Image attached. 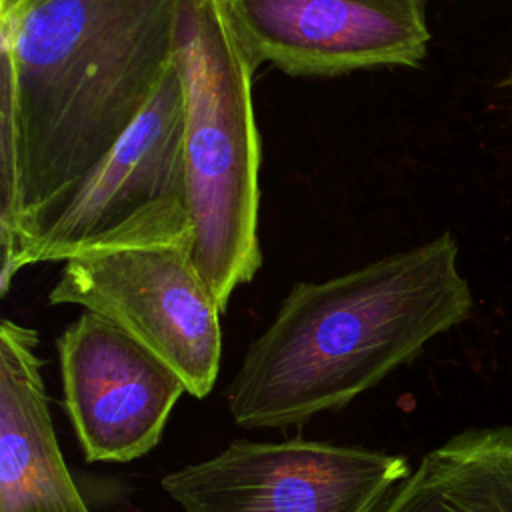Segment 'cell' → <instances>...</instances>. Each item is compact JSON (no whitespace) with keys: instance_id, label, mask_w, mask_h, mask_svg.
<instances>
[{"instance_id":"obj_1","label":"cell","mask_w":512,"mask_h":512,"mask_svg":"<svg viewBox=\"0 0 512 512\" xmlns=\"http://www.w3.org/2000/svg\"><path fill=\"white\" fill-rule=\"evenodd\" d=\"M180 0H28L0 22L2 260L58 216L146 110Z\"/></svg>"},{"instance_id":"obj_2","label":"cell","mask_w":512,"mask_h":512,"mask_svg":"<svg viewBox=\"0 0 512 512\" xmlns=\"http://www.w3.org/2000/svg\"><path fill=\"white\" fill-rule=\"evenodd\" d=\"M474 300L444 232L346 274L296 282L226 388L242 428L300 426L348 406L464 322Z\"/></svg>"},{"instance_id":"obj_3","label":"cell","mask_w":512,"mask_h":512,"mask_svg":"<svg viewBox=\"0 0 512 512\" xmlns=\"http://www.w3.org/2000/svg\"><path fill=\"white\" fill-rule=\"evenodd\" d=\"M174 64L184 92L188 254L226 312L232 292L260 270L262 250L256 68L232 34L222 0H180Z\"/></svg>"},{"instance_id":"obj_4","label":"cell","mask_w":512,"mask_h":512,"mask_svg":"<svg viewBox=\"0 0 512 512\" xmlns=\"http://www.w3.org/2000/svg\"><path fill=\"white\" fill-rule=\"evenodd\" d=\"M184 92L176 64L118 144L86 174L58 216L2 260L0 288L26 266L130 246H190Z\"/></svg>"},{"instance_id":"obj_5","label":"cell","mask_w":512,"mask_h":512,"mask_svg":"<svg viewBox=\"0 0 512 512\" xmlns=\"http://www.w3.org/2000/svg\"><path fill=\"white\" fill-rule=\"evenodd\" d=\"M48 302L104 316L164 360L188 394L200 400L212 392L222 356L224 312L194 268L186 244L72 256Z\"/></svg>"},{"instance_id":"obj_6","label":"cell","mask_w":512,"mask_h":512,"mask_svg":"<svg viewBox=\"0 0 512 512\" xmlns=\"http://www.w3.org/2000/svg\"><path fill=\"white\" fill-rule=\"evenodd\" d=\"M408 474L404 456L296 436L234 440L160 486L184 512H378Z\"/></svg>"},{"instance_id":"obj_7","label":"cell","mask_w":512,"mask_h":512,"mask_svg":"<svg viewBox=\"0 0 512 512\" xmlns=\"http://www.w3.org/2000/svg\"><path fill=\"white\" fill-rule=\"evenodd\" d=\"M250 64L328 78L418 66L428 54L426 0H222Z\"/></svg>"},{"instance_id":"obj_8","label":"cell","mask_w":512,"mask_h":512,"mask_svg":"<svg viewBox=\"0 0 512 512\" xmlns=\"http://www.w3.org/2000/svg\"><path fill=\"white\" fill-rule=\"evenodd\" d=\"M64 406L86 462L152 452L186 392L182 378L104 316L84 310L56 340Z\"/></svg>"},{"instance_id":"obj_9","label":"cell","mask_w":512,"mask_h":512,"mask_svg":"<svg viewBox=\"0 0 512 512\" xmlns=\"http://www.w3.org/2000/svg\"><path fill=\"white\" fill-rule=\"evenodd\" d=\"M38 332L0 324V512H90L60 452Z\"/></svg>"},{"instance_id":"obj_10","label":"cell","mask_w":512,"mask_h":512,"mask_svg":"<svg viewBox=\"0 0 512 512\" xmlns=\"http://www.w3.org/2000/svg\"><path fill=\"white\" fill-rule=\"evenodd\" d=\"M378 512H512V426L466 430L430 450Z\"/></svg>"},{"instance_id":"obj_11","label":"cell","mask_w":512,"mask_h":512,"mask_svg":"<svg viewBox=\"0 0 512 512\" xmlns=\"http://www.w3.org/2000/svg\"><path fill=\"white\" fill-rule=\"evenodd\" d=\"M28 0H0V22L16 14Z\"/></svg>"},{"instance_id":"obj_12","label":"cell","mask_w":512,"mask_h":512,"mask_svg":"<svg viewBox=\"0 0 512 512\" xmlns=\"http://www.w3.org/2000/svg\"><path fill=\"white\" fill-rule=\"evenodd\" d=\"M510 82H512V76H510Z\"/></svg>"}]
</instances>
